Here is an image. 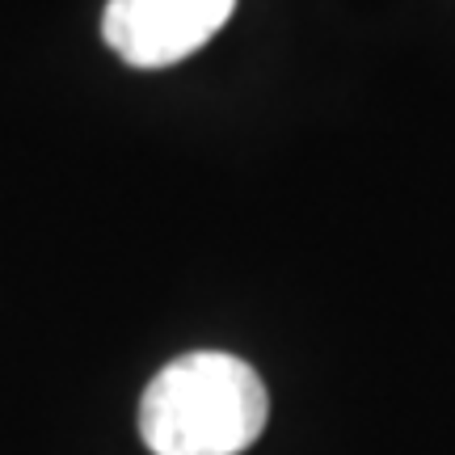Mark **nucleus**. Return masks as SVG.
<instances>
[{"label":"nucleus","instance_id":"nucleus-1","mask_svg":"<svg viewBox=\"0 0 455 455\" xmlns=\"http://www.w3.org/2000/svg\"><path fill=\"white\" fill-rule=\"evenodd\" d=\"M266 418V384L244 358L195 350L144 388L140 439L152 455H241L261 439Z\"/></svg>","mask_w":455,"mask_h":455},{"label":"nucleus","instance_id":"nucleus-2","mask_svg":"<svg viewBox=\"0 0 455 455\" xmlns=\"http://www.w3.org/2000/svg\"><path fill=\"white\" fill-rule=\"evenodd\" d=\"M232 9L236 0H110L101 38L131 68H169L207 47Z\"/></svg>","mask_w":455,"mask_h":455}]
</instances>
